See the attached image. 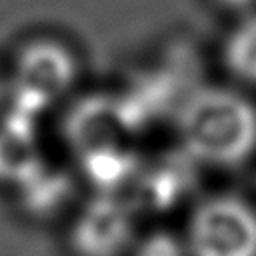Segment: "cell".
<instances>
[{"label": "cell", "mask_w": 256, "mask_h": 256, "mask_svg": "<svg viewBox=\"0 0 256 256\" xmlns=\"http://www.w3.org/2000/svg\"><path fill=\"white\" fill-rule=\"evenodd\" d=\"M224 64L240 80L256 86V14L238 22L224 42Z\"/></svg>", "instance_id": "cell-5"}, {"label": "cell", "mask_w": 256, "mask_h": 256, "mask_svg": "<svg viewBox=\"0 0 256 256\" xmlns=\"http://www.w3.org/2000/svg\"><path fill=\"white\" fill-rule=\"evenodd\" d=\"M134 240L132 212L112 196L90 200L70 230V244L78 256H120Z\"/></svg>", "instance_id": "cell-3"}, {"label": "cell", "mask_w": 256, "mask_h": 256, "mask_svg": "<svg viewBox=\"0 0 256 256\" xmlns=\"http://www.w3.org/2000/svg\"><path fill=\"white\" fill-rule=\"evenodd\" d=\"M130 256H188L184 240L168 230H152L138 236L130 248Z\"/></svg>", "instance_id": "cell-6"}, {"label": "cell", "mask_w": 256, "mask_h": 256, "mask_svg": "<svg viewBox=\"0 0 256 256\" xmlns=\"http://www.w3.org/2000/svg\"><path fill=\"white\" fill-rule=\"evenodd\" d=\"M186 150L212 166H238L256 150V106L226 88H206L182 112Z\"/></svg>", "instance_id": "cell-1"}, {"label": "cell", "mask_w": 256, "mask_h": 256, "mask_svg": "<svg viewBox=\"0 0 256 256\" xmlns=\"http://www.w3.org/2000/svg\"><path fill=\"white\" fill-rule=\"evenodd\" d=\"M76 78L72 52L56 40H34L24 46L16 64V86L30 100L48 102L66 92Z\"/></svg>", "instance_id": "cell-4"}, {"label": "cell", "mask_w": 256, "mask_h": 256, "mask_svg": "<svg viewBox=\"0 0 256 256\" xmlns=\"http://www.w3.org/2000/svg\"><path fill=\"white\" fill-rule=\"evenodd\" d=\"M184 246L188 256H256V210L238 196H212L194 208Z\"/></svg>", "instance_id": "cell-2"}, {"label": "cell", "mask_w": 256, "mask_h": 256, "mask_svg": "<svg viewBox=\"0 0 256 256\" xmlns=\"http://www.w3.org/2000/svg\"><path fill=\"white\" fill-rule=\"evenodd\" d=\"M220 2L230 10H244L256 6V0H220Z\"/></svg>", "instance_id": "cell-7"}, {"label": "cell", "mask_w": 256, "mask_h": 256, "mask_svg": "<svg viewBox=\"0 0 256 256\" xmlns=\"http://www.w3.org/2000/svg\"><path fill=\"white\" fill-rule=\"evenodd\" d=\"M4 80H2V76H0V100H2V96H4Z\"/></svg>", "instance_id": "cell-8"}]
</instances>
